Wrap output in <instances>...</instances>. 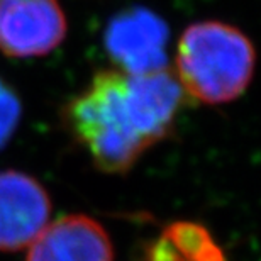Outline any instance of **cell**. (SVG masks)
Listing matches in <instances>:
<instances>
[{"mask_svg":"<svg viewBox=\"0 0 261 261\" xmlns=\"http://www.w3.org/2000/svg\"><path fill=\"white\" fill-rule=\"evenodd\" d=\"M49 216L51 200L38 180L20 171L0 173V251L29 246Z\"/></svg>","mask_w":261,"mask_h":261,"instance_id":"cell-5","label":"cell"},{"mask_svg":"<svg viewBox=\"0 0 261 261\" xmlns=\"http://www.w3.org/2000/svg\"><path fill=\"white\" fill-rule=\"evenodd\" d=\"M63 116L70 133L88 151L93 163L109 173L127 171L154 144L122 71H98L68 102Z\"/></svg>","mask_w":261,"mask_h":261,"instance_id":"cell-1","label":"cell"},{"mask_svg":"<svg viewBox=\"0 0 261 261\" xmlns=\"http://www.w3.org/2000/svg\"><path fill=\"white\" fill-rule=\"evenodd\" d=\"M149 261H224V256L203 227L176 222L151 248Z\"/></svg>","mask_w":261,"mask_h":261,"instance_id":"cell-8","label":"cell"},{"mask_svg":"<svg viewBox=\"0 0 261 261\" xmlns=\"http://www.w3.org/2000/svg\"><path fill=\"white\" fill-rule=\"evenodd\" d=\"M25 261H114L106 229L88 216H65L31 243Z\"/></svg>","mask_w":261,"mask_h":261,"instance_id":"cell-6","label":"cell"},{"mask_svg":"<svg viewBox=\"0 0 261 261\" xmlns=\"http://www.w3.org/2000/svg\"><path fill=\"white\" fill-rule=\"evenodd\" d=\"M127 80L144 126L154 143H158L173 127L187 92L168 66L144 75H127Z\"/></svg>","mask_w":261,"mask_h":261,"instance_id":"cell-7","label":"cell"},{"mask_svg":"<svg viewBox=\"0 0 261 261\" xmlns=\"http://www.w3.org/2000/svg\"><path fill=\"white\" fill-rule=\"evenodd\" d=\"M20 119V102L15 92L0 80V148L7 144L17 129Z\"/></svg>","mask_w":261,"mask_h":261,"instance_id":"cell-9","label":"cell"},{"mask_svg":"<svg viewBox=\"0 0 261 261\" xmlns=\"http://www.w3.org/2000/svg\"><path fill=\"white\" fill-rule=\"evenodd\" d=\"M65 34L66 17L58 0H0V49L5 55H48Z\"/></svg>","mask_w":261,"mask_h":261,"instance_id":"cell-4","label":"cell"},{"mask_svg":"<svg viewBox=\"0 0 261 261\" xmlns=\"http://www.w3.org/2000/svg\"><path fill=\"white\" fill-rule=\"evenodd\" d=\"M254 71V48L241 31L219 20L185 29L176 49V76L184 90L205 103L231 102L246 90Z\"/></svg>","mask_w":261,"mask_h":261,"instance_id":"cell-2","label":"cell"},{"mask_svg":"<svg viewBox=\"0 0 261 261\" xmlns=\"http://www.w3.org/2000/svg\"><path fill=\"white\" fill-rule=\"evenodd\" d=\"M168 24L144 7H130L114 15L103 44L109 56L126 75H144L168 65Z\"/></svg>","mask_w":261,"mask_h":261,"instance_id":"cell-3","label":"cell"}]
</instances>
